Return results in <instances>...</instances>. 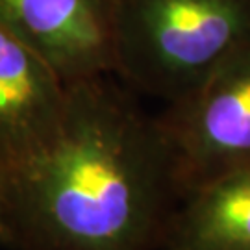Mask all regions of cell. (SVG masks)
<instances>
[{
    "label": "cell",
    "mask_w": 250,
    "mask_h": 250,
    "mask_svg": "<svg viewBox=\"0 0 250 250\" xmlns=\"http://www.w3.org/2000/svg\"><path fill=\"white\" fill-rule=\"evenodd\" d=\"M0 17L67 85L113 74V0H0Z\"/></svg>",
    "instance_id": "277c9868"
},
{
    "label": "cell",
    "mask_w": 250,
    "mask_h": 250,
    "mask_svg": "<svg viewBox=\"0 0 250 250\" xmlns=\"http://www.w3.org/2000/svg\"><path fill=\"white\" fill-rule=\"evenodd\" d=\"M111 74L69 83L60 134L0 163V198L17 250H154L180 198L160 119Z\"/></svg>",
    "instance_id": "6da1fadb"
},
{
    "label": "cell",
    "mask_w": 250,
    "mask_h": 250,
    "mask_svg": "<svg viewBox=\"0 0 250 250\" xmlns=\"http://www.w3.org/2000/svg\"><path fill=\"white\" fill-rule=\"evenodd\" d=\"M67 83L0 17V163L26 160L60 134Z\"/></svg>",
    "instance_id": "5b68a950"
},
{
    "label": "cell",
    "mask_w": 250,
    "mask_h": 250,
    "mask_svg": "<svg viewBox=\"0 0 250 250\" xmlns=\"http://www.w3.org/2000/svg\"><path fill=\"white\" fill-rule=\"evenodd\" d=\"M163 250H250V167L186 198L169 221Z\"/></svg>",
    "instance_id": "8992f818"
},
{
    "label": "cell",
    "mask_w": 250,
    "mask_h": 250,
    "mask_svg": "<svg viewBox=\"0 0 250 250\" xmlns=\"http://www.w3.org/2000/svg\"><path fill=\"white\" fill-rule=\"evenodd\" d=\"M249 46L250 0H113V74L167 104Z\"/></svg>",
    "instance_id": "7a4b0ae2"
},
{
    "label": "cell",
    "mask_w": 250,
    "mask_h": 250,
    "mask_svg": "<svg viewBox=\"0 0 250 250\" xmlns=\"http://www.w3.org/2000/svg\"><path fill=\"white\" fill-rule=\"evenodd\" d=\"M158 119L180 198L250 167V46Z\"/></svg>",
    "instance_id": "3957f363"
},
{
    "label": "cell",
    "mask_w": 250,
    "mask_h": 250,
    "mask_svg": "<svg viewBox=\"0 0 250 250\" xmlns=\"http://www.w3.org/2000/svg\"><path fill=\"white\" fill-rule=\"evenodd\" d=\"M0 247H9L11 249V230H9L8 219H6L2 198H0Z\"/></svg>",
    "instance_id": "52a82bcc"
}]
</instances>
